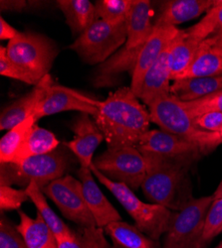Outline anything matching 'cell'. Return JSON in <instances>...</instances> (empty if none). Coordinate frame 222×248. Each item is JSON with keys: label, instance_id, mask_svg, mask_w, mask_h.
<instances>
[{"label": "cell", "instance_id": "obj_34", "mask_svg": "<svg viewBox=\"0 0 222 248\" xmlns=\"http://www.w3.org/2000/svg\"><path fill=\"white\" fill-rule=\"evenodd\" d=\"M183 102L193 118L209 111H218L222 113V90L203 98Z\"/></svg>", "mask_w": 222, "mask_h": 248}, {"label": "cell", "instance_id": "obj_12", "mask_svg": "<svg viewBox=\"0 0 222 248\" xmlns=\"http://www.w3.org/2000/svg\"><path fill=\"white\" fill-rule=\"evenodd\" d=\"M137 148L140 152L154 153L171 159L192 163L203 155L194 144L165 130H149L139 139Z\"/></svg>", "mask_w": 222, "mask_h": 248}, {"label": "cell", "instance_id": "obj_11", "mask_svg": "<svg viewBox=\"0 0 222 248\" xmlns=\"http://www.w3.org/2000/svg\"><path fill=\"white\" fill-rule=\"evenodd\" d=\"M100 100L89 97L78 91L53 84L39 100L32 114L35 120L62 111L76 110L93 117L98 112Z\"/></svg>", "mask_w": 222, "mask_h": 248}, {"label": "cell", "instance_id": "obj_33", "mask_svg": "<svg viewBox=\"0 0 222 248\" xmlns=\"http://www.w3.org/2000/svg\"><path fill=\"white\" fill-rule=\"evenodd\" d=\"M213 196V195H212ZM222 232V197H214L206 214L204 232L201 234L199 248L205 245Z\"/></svg>", "mask_w": 222, "mask_h": 248}, {"label": "cell", "instance_id": "obj_13", "mask_svg": "<svg viewBox=\"0 0 222 248\" xmlns=\"http://www.w3.org/2000/svg\"><path fill=\"white\" fill-rule=\"evenodd\" d=\"M71 128L74 132V139L65 142L64 145L77 157L81 167L90 168L94 153L105 137L97 123L87 113H81L76 117Z\"/></svg>", "mask_w": 222, "mask_h": 248}, {"label": "cell", "instance_id": "obj_8", "mask_svg": "<svg viewBox=\"0 0 222 248\" xmlns=\"http://www.w3.org/2000/svg\"><path fill=\"white\" fill-rule=\"evenodd\" d=\"M213 196L190 200L174 212L161 248H199L205 221Z\"/></svg>", "mask_w": 222, "mask_h": 248}, {"label": "cell", "instance_id": "obj_25", "mask_svg": "<svg viewBox=\"0 0 222 248\" xmlns=\"http://www.w3.org/2000/svg\"><path fill=\"white\" fill-rule=\"evenodd\" d=\"M104 231L111 237L115 248H160L156 241L140 232L137 225L122 220L111 222Z\"/></svg>", "mask_w": 222, "mask_h": 248}, {"label": "cell", "instance_id": "obj_23", "mask_svg": "<svg viewBox=\"0 0 222 248\" xmlns=\"http://www.w3.org/2000/svg\"><path fill=\"white\" fill-rule=\"evenodd\" d=\"M222 90V76L173 80L171 94L180 101H193Z\"/></svg>", "mask_w": 222, "mask_h": 248}, {"label": "cell", "instance_id": "obj_32", "mask_svg": "<svg viewBox=\"0 0 222 248\" xmlns=\"http://www.w3.org/2000/svg\"><path fill=\"white\" fill-rule=\"evenodd\" d=\"M135 0H101L95 4L99 19L111 24L127 21Z\"/></svg>", "mask_w": 222, "mask_h": 248}, {"label": "cell", "instance_id": "obj_6", "mask_svg": "<svg viewBox=\"0 0 222 248\" xmlns=\"http://www.w3.org/2000/svg\"><path fill=\"white\" fill-rule=\"evenodd\" d=\"M128 39V20L111 24L104 20L97 21L78 36L69 49L76 52L87 64H102L112 57Z\"/></svg>", "mask_w": 222, "mask_h": 248}, {"label": "cell", "instance_id": "obj_37", "mask_svg": "<svg viewBox=\"0 0 222 248\" xmlns=\"http://www.w3.org/2000/svg\"><path fill=\"white\" fill-rule=\"evenodd\" d=\"M29 199L26 190H17L11 186H0V209L1 211L19 210Z\"/></svg>", "mask_w": 222, "mask_h": 248}, {"label": "cell", "instance_id": "obj_17", "mask_svg": "<svg viewBox=\"0 0 222 248\" xmlns=\"http://www.w3.org/2000/svg\"><path fill=\"white\" fill-rule=\"evenodd\" d=\"M215 0H171L161 3L154 19V27L173 26L185 23L207 12Z\"/></svg>", "mask_w": 222, "mask_h": 248}, {"label": "cell", "instance_id": "obj_22", "mask_svg": "<svg viewBox=\"0 0 222 248\" xmlns=\"http://www.w3.org/2000/svg\"><path fill=\"white\" fill-rule=\"evenodd\" d=\"M20 222L17 230L23 236L27 248H58V241L38 213L36 218H32L24 212L18 211Z\"/></svg>", "mask_w": 222, "mask_h": 248}, {"label": "cell", "instance_id": "obj_9", "mask_svg": "<svg viewBox=\"0 0 222 248\" xmlns=\"http://www.w3.org/2000/svg\"><path fill=\"white\" fill-rule=\"evenodd\" d=\"M94 167L112 181L126 184L132 190L142 187L147 175V162L135 146L108 148L93 160Z\"/></svg>", "mask_w": 222, "mask_h": 248}, {"label": "cell", "instance_id": "obj_5", "mask_svg": "<svg viewBox=\"0 0 222 248\" xmlns=\"http://www.w3.org/2000/svg\"><path fill=\"white\" fill-rule=\"evenodd\" d=\"M71 157L63 147L33 156L17 164H1V184L0 186H27L35 182L43 189L53 181L64 177Z\"/></svg>", "mask_w": 222, "mask_h": 248}, {"label": "cell", "instance_id": "obj_29", "mask_svg": "<svg viewBox=\"0 0 222 248\" xmlns=\"http://www.w3.org/2000/svg\"><path fill=\"white\" fill-rule=\"evenodd\" d=\"M219 76H222V57L198 48L196 57L191 65L178 79Z\"/></svg>", "mask_w": 222, "mask_h": 248}, {"label": "cell", "instance_id": "obj_7", "mask_svg": "<svg viewBox=\"0 0 222 248\" xmlns=\"http://www.w3.org/2000/svg\"><path fill=\"white\" fill-rule=\"evenodd\" d=\"M8 58L39 82L46 77L58 54L47 37L32 32H19L6 46Z\"/></svg>", "mask_w": 222, "mask_h": 248}, {"label": "cell", "instance_id": "obj_21", "mask_svg": "<svg viewBox=\"0 0 222 248\" xmlns=\"http://www.w3.org/2000/svg\"><path fill=\"white\" fill-rule=\"evenodd\" d=\"M201 41L190 36L187 30H179L170 45L169 65L171 80H176L191 65Z\"/></svg>", "mask_w": 222, "mask_h": 248}, {"label": "cell", "instance_id": "obj_42", "mask_svg": "<svg viewBox=\"0 0 222 248\" xmlns=\"http://www.w3.org/2000/svg\"><path fill=\"white\" fill-rule=\"evenodd\" d=\"M213 196L214 197H222V180H221L219 186L217 187L216 191L213 193Z\"/></svg>", "mask_w": 222, "mask_h": 248}, {"label": "cell", "instance_id": "obj_41", "mask_svg": "<svg viewBox=\"0 0 222 248\" xmlns=\"http://www.w3.org/2000/svg\"><path fill=\"white\" fill-rule=\"evenodd\" d=\"M18 31L14 29L10 24H8L5 20L0 18V39L1 40H12L18 35Z\"/></svg>", "mask_w": 222, "mask_h": 248}, {"label": "cell", "instance_id": "obj_35", "mask_svg": "<svg viewBox=\"0 0 222 248\" xmlns=\"http://www.w3.org/2000/svg\"><path fill=\"white\" fill-rule=\"evenodd\" d=\"M0 74L3 77L21 80L27 85L36 86L39 84L27 72L13 63L7 56L6 47L3 46L0 48Z\"/></svg>", "mask_w": 222, "mask_h": 248}, {"label": "cell", "instance_id": "obj_1", "mask_svg": "<svg viewBox=\"0 0 222 248\" xmlns=\"http://www.w3.org/2000/svg\"><path fill=\"white\" fill-rule=\"evenodd\" d=\"M95 122L102 131L108 148L135 146L149 131V110L138 101L131 88H120L99 102Z\"/></svg>", "mask_w": 222, "mask_h": 248}, {"label": "cell", "instance_id": "obj_40", "mask_svg": "<svg viewBox=\"0 0 222 248\" xmlns=\"http://www.w3.org/2000/svg\"><path fill=\"white\" fill-rule=\"evenodd\" d=\"M28 3L24 0H1L0 1V9L1 11H13L21 12L26 8Z\"/></svg>", "mask_w": 222, "mask_h": 248}, {"label": "cell", "instance_id": "obj_18", "mask_svg": "<svg viewBox=\"0 0 222 248\" xmlns=\"http://www.w3.org/2000/svg\"><path fill=\"white\" fill-rule=\"evenodd\" d=\"M52 84L53 80L51 77L47 75L30 93L6 107L0 116V129L10 130L32 116L39 100L42 98Z\"/></svg>", "mask_w": 222, "mask_h": 248}, {"label": "cell", "instance_id": "obj_43", "mask_svg": "<svg viewBox=\"0 0 222 248\" xmlns=\"http://www.w3.org/2000/svg\"><path fill=\"white\" fill-rule=\"evenodd\" d=\"M215 248H222V241H221V242H220V243H219Z\"/></svg>", "mask_w": 222, "mask_h": 248}, {"label": "cell", "instance_id": "obj_14", "mask_svg": "<svg viewBox=\"0 0 222 248\" xmlns=\"http://www.w3.org/2000/svg\"><path fill=\"white\" fill-rule=\"evenodd\" d=\"M180 29L173 26L154 27V30L139 52L137 66L132 75L131 90L134 93L142 82L146 73L171 45Z\"/></svg>", "mask_w": 222, "mask_h": 248}, {"label": "cell", "instance_id": "obj_28", "mask_svg": "<svg viewBox=\"0 0 222 248\" xmlns=\"http://www.w3.org/2000/svg\"><path fill=\"white\" fill-rule=\"evenodd\" d=\"M36 122L34 116H30L22 123L8 130L0 140V162L1 164H10L21 147L28 132Z\"/></svg>", "mask_w": 222, "mask_h": 248}, {"label": "cell", "instance_id": "obj_39", "mask_svg": "<svg viewBox=\"0 0 222 248\" xmlns=\"http://www.w3.org/2000/svg\"><path fill=\"white\" fill-rule=\"evenodd\" d=\"M199 49L222 57V34L211 36L205 39L200 44Z\"/></svg>", "mask_w": 222, "mask_h": 248}, {"label": "cell", "instance_id": "obj_30", "mask_svg": "<svg viewBox=\"0 0 222 248\" xmlns=\"http://www.w3.org/2000/svg\"><path fill=\"white\" fill-rule=\"evenodd\" d=\"M186 30L201 42L211 36L222 34V0H215L205 16L197 24Z\"/></svg>", "mask_w": 222, "mask_h": 248}, {"label": "cell", "instance_id": "obj_27", "mask_svg": "<svg viewBox=\"0 0 222 248\" xmlns=\"http://www.w3.org/2000/svg\"><path fill=\"white\" fill-rule=\"evenodd\" d=\"M25 190L29 199L35 204L37 213L41 216L43 220L50 227V230L53 232L56 238L71 236L75 233L50 208L44 193L35 182H31L25 188Z\"/></svg>", "mask_w": 222, "mask_h": 248}, {"label": "cell", "instance_id": "obj_36", "mask_svg": "<svg viewBox=\"0 0 222 248\" xmlns=\"http://www.w3.org/2000/svg\"><path fill=\"white\" fill-rule=\"evenodd\" d=\"M0 248H27L17 226H14L5 217L0 220Z\"/></svg>", "mask_w": 222, "mask_h": 248}, {"label": "cell", "instance_id": "obj_2", "mask_svg": "<svg viewBox=\"0 0 222 248\" xmlns=\"http://www.w3.org/2000/svg\"><path fill=\"white\" fill-rule=\"evenodd\" d=\"M147 162V175L142 189L150 201L178 212L192 200L188 167L191 163L142 152Z\"/></svg>", "mask_w": 222, "mask_h": 248}, {"label": "cell", "instance_id": "obj_10", "mask_svg": "<svg viewBox=\"0 0 222 248\" xmlns=\"http://www.w3.org/2000/svg\"><path fill=\"white\" fill-rule=\"evenodd\" d=\"M41 190L53 201L66 218L83 229L97 227L83 194L82 183L79 179L66 175L53 181Z\"/></svg>", "mask_w": 222, "mask_h": 248}, {"label": "cell", "instance_id": "obj_19", "mask_svg": "<svg viewBox=\"0 0 222 248\" xmlns=\"http://www.w3.org/2000/svg\"><path fill=\"white\" fill-rule=\"evenodd\" d=\"M142 47L128 49L124 46L104 63L100 64L95 72L93 85L96 88L112 87L120 74L130 72L133 75Z\"/></svg>", "mask_w": 222, "mask_h": 248}, {"label": "cell", "instance_id": "obj_31", "mask_svg": "<svg viewBox=\"0 0 222 248\" xmlns=\"http://www.w3.org/2000/svg\"><path fill=\"white\" fill-rule=\"evenodd\" d=\"M81 233H74L71 236L57 238L58 248H108L103 234L104 229L92 227L83 229Z\"/></svg>", "mask_w": 222, "mask_h": 248}, {"label": "cell", "instance_id": "obj_38", "mask_svg": "<svg viewBox=\"0 0 222 248\" xmlns=\"http://www.w3.org/2000/svg\"><path fill=\"white\" fill-rule=\"evenodd\" d=\"M195 125L208 132L219 133L222 129V113L218 111H209L194 117Z\"/></svg>", "mask_w": 222, "mask_h": 248}, {"label": "cell", "instance_id": "obj_15", "mask_svg": "<svg viewBox=\"0 0 222 248\" xmlns=\"http://www.w3.org/2000/svg\"><path fill=\"white\" fill-rule=\"evenodd\" d=\"M77 174L82 183L83 194L88 208L95 218L97 227L105 229L111 222L122 220L120 215L100 190L93 178L91 169L80 167Z\"/></svg>", "mask_w": 222, "mask_h": 248}, {"label": "cell", "instance_id": "obj_4", "mask_svg": "<svg viewBox=\"0 0 222 248\" xmlns=\"http://www.w3.org/2000/svg\"><path fill=\"white\" fill-rule=\"evenodd\" d=\"M99 182L114 195L136 222L137 229L154 241L167 233L172 217V211L157 203H147L140 201L126 184L112 181L97 168L90 167Z\"/></svg>", "mask_w": 222, "mask_h": 248}, {"label": "cell", "instance_id": "obj_26", "mask_svg": "<svg viewBox=\"0 0 222 248\" xmlns=\"http://www.w3.org/2000/svg\"><path fill=\"white\" fill-rule=\"evenodd\" d=\"M59 140L51 131L38 126L35 123L25 137L21 147L16 153L11 164H17L23 160L50 153L59 147Z\"/></svg>", "mask_w": 222, "mask_h": 248}, {"label": "cell", "instance_id": "obj_44", "mask_svg": "<svg viewBox=\"0 0 222 248\" xmlns=\"http://www.w3.org/2000/svg\"><path fill=\"white\" fill-rule=\"evenodd\" d=\"M219 134H220V135H221V137H222V129H221V131L219 132Z\"/></svg>", "mask_w": 222, "mask_h": 248}, {"label": "cell", "instance_id": "obj_20", "mask_svg": "<svg viewBox=\"0 0 222 248\" xmlns=\"http://www.w3.org/2000/svg\"><path fill=\"white\" fill-rule=\"evenodd\" d=\"M154 30L152 2L135 0L128 18V39L125 47L133 49L143 46Z\"/></svg>", "mask_w": 222, "mask_h": 248}, {"label": "cell", "instance_id": "obj_16", "mask_svg": "<svg viewBox=\"0 0 222 248\" xmlns=\"http://www.w3.org/2000/svg\"><path fill=\"white\" fill-rule=\"evenodd\" d=\"M169 52L170 46L149 69L138 88L134 92L135 95L138 99H142L146 106H149L159 97L171 94L170 81L171 78L169 65Z\"/></svg>", "mask_w": 222, "mask_h": 248}, {"label": "cell", "instance_id": "obj_3", "mask_svg": "<svg viewBox=\"0 0 222 248\" xmlns=\"http://www.w3.org/2000/svg\"><path fill=\"white\" fill-rule=\"evenodd\" d=\"M148 108L151 121L157 124L161 130L175 134L194 144L204 154L211 152L222 143L219 133L198 128L184 102L171 94L155 99Z\"/></svg>", "mask_w": 222, "mask_h": 248}, {"label": "cell", "instance_id": "obj_24", "mask_svg": "<svg viewBox=\"0 0 222 248\" xmlns=\"http://www.w3.org/2000/svg\"><path fill=\"white\" fill-rule=\"evenodd\" d=\"M57 4L65 15L73 35L83 34L99 20L95 4L89 0H58Z\"/></svg>", "mask_w": 222, "mask_h": 248}]
</instances>
